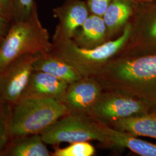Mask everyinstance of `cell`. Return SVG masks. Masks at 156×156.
<instances>
[{
    "label": "cell",
    "mask_w": 156,
    "mask_h": 156,
    "mask_svg": "<svg viewBox=\"0 0 156 156\" xmlns=\"http://www.w3.org/2000/svg\"><path fill=\"white\" fill-rule=\"evenodd\" d=\"M68 84L49 73L34 70L21 98L62 100Z\"/></svg>",
    "instance_id": "11"
},
{
    "label": "cell",
    "mask_w": 156,
    "mask_h": 156,
    "mask_svg": "<svg viewBox=\"0 0 156 156\" xmlns=\"http://www.w3.org/2000/svg\"><path fill=\"white\" fill-rule=\"evenodd\" d=\"M46 145L54 147L62 142L73 144L97 140L106 145L102 123L94 118L68 114L60 118L41 134Z\"/></svg>",
    "instance_id": "5"
},
{
    "label": "cell",
    "mask_w": 156,
    "mask_h": 156,
    "mask_svg": "<svg viewBox=\"0 0 156 156\" xmlns=\"http://www.w3.org/2000/svg\"><path fill=\"white\" fill-rule=\"evenodd\" d=\"M54 147L55 151L51 153V156H91L95 153L94 146L87 142L71 144L64 148H60L58 146Z\"/></svg>",
    "instance_id": "19"
},
{
    "label": "cell",
    "mask_w": 156,
    "mask_h": 156,
    "mask_svg": "<svg viewBox=\"0 0 156 156\" xmlns=\"http://www.w3.org/2000/svg\"><path fill=\"white\" fill-rule=\"evenodd\" d=\"M113 0H87V4L90 14L103 16Z\"/></svg>",
    "instance_id": "21"
},
{
    "label": "cell",
    "mask_w": 156,
    "mask_h": 156,
    "mask_svg": "<svg viewBox=\"0 0 156 156\" xmlns=\"http://www.w3.org/2000/svg\"><path fill=\"white\" fill-rule=\"evenodd\" d=\"M134 0H113L103 15L108 41L121 35L134 15L136 6Z\"/></svg>",
    "instance_id": "12"
},
{
    "label": "cell",
    "mask_w": 156,
    "mask_h": 156,
    "mask_svg": "<svg viewBox=\"0 0 156 156\" xmlns=\"http://www.w3.org/2000/svg\"><path fill=\"white\" fill-rule=\"evenodd\" d=\"M53 16L58 19L52 40L73 39L90 13L87 1L66 0L62 5L53 9Z\"/></svg>",
    "instance_id": "10"
},
{
    "label": "cell",
    "mask_w": 156,
    "mask_h": 156,
    "mask_svg": "<svg viewBox=\"0 0 156 156\" xmlns=\"http://www.w3.org/2000/svg\"><path fill=\"white\" fill-rule=\"evenodd\" d=\"M39 55H25L11 62L0 73V101L11 106L19 100Z\"/></svg>",
    "instance_id": "8"
},
{
    "label": "cell",
    "mask_w": 156,
    "mask_h": 156,
    "mask_svg": "<svg viewBox=\"0 0 156 156\" xmlns=\"http://www.w3.org/2000/svg\"><path fill=\"white\" fill-rule=\"evenodd\" d=\"M14 17L13 20L28 19L37 7L35 0H13Z\"/></svg>",
    "instance_id": "20"
},
{
    "label": "cell",
    "mask_w": 156,
    "mask_h": 156,
    "mask_svg": "<svg viewBox=\"0 0 156 156\" xmlns=\"http://www.w3.org/2000/svg\"><path fill=\"white\" fill-rule=\"evenodd\" d=\"M137 3H143V2H151L155 0H134Z\"/></svg>",
    "instance_id": "24"
},
{
    "label": "cell",
    "mask_w": 156,
    "mask_h": 156,
    "mask_svg": "<svg viewBox=\"0 0 156 156\" xmlns=\"http://www.w3.org/2000/svg\"><path fill=\"white\" fill-rule=\"evenodd\" d=\"M131 30L129 21L117 38L91 49L80 48L72 39L52 40L49 53L67 62L82 77H95L119 55L128 41Z\"/></svg>",
    "instance_id": "2"
},
{
    "label": "cell",
    "mask_w": 156,
    "mask_h": 156,
    "mask_svg": "<svg viewBox=\"0 0 156 156\" xmlns=\"http://www.w3.org/2000/svg\"><path fill=\"white\" fill-rule=\"evenodd\" d=\"M0 15L11 22L13 20V0H0Z\"/></svg>",
    "instance_id": "22"
},
{
    "label": "cell",
    "mask_w": 156,
    "mask_h": 156,
    "mask_svg": "<svg viewBox=\"0 0 156 156\" xmlns=\"http://www.w3.org/2000/svg\"><path fill=\"white\" fill-rule=\"evenodd\" d=\"M41 134H33L11 140L4 156H50Z\"/></svg>",
    "instance_id": "17"
},
{
    "label": "cell",
    "mask_w": 156,
    "mask_h": 156,
    "mask_svg": "<svg viewBox=\"0 0 156 156\" xmlns=\"http://www.w3.org/2000/svg\"><path fill=\"white\" fill-rule=\"evenodd\" d=\"M103 91L94 77H83L68 84L61 102L70 114L90 116Z\"/></svg>",
    "instance_id": "9"
},
{
    "label": "cell",
    "mask_w": 156,
    "mask_h": 156,
    "mask_svg": "<svg viewBox=\"0 0 156 156\" xmlns=\"http://www.w3.org/2000/svg\"><path fill=\"white\" fill-rule=\"evenodd\" d=\"M11 105L0 102V156H4L11 138L9 131Z\"/></svg>",
    "instance_id": "18"
},
{
    "label": "cell",
    "mask_w": 156,
    "mask_h": 156,
    "mask_svg": "<svg viewBox=\"0 0 156 156\" xmlns=\"http://www.w3.org/2000/svg\"><path fill=\"white\" fill-rule=\"evenodd\" d=\"M153 112L144 102L123 93L104 90L90 117L109 125L120 119Z\"/></svg>",
    "instance_id": "7"
},
{
    "label": "cell",
    "mask_w": 156,
    "mask_h": 156,
    "mask_svg": "<svg viewBox=\"0 0 156 156\" xmlns=\"http://www.w3.org/2000/svg\"><path fill=\"white\" fill-rule=\"evenodd\" d=\"M70 114L60 101L21 98L11 106L9 131L11 140L41 134L60 118Z\"/></svg>",
    "instance_id": "4"
},
{
    "label": "cell",
    "mask_w": 156,
    "mask_h": 156,
    "mask_svg": "<svg viewBox=\"0 0 156 156\" xmlns=\"http://www.w3.org/2000/svg\"><path fill=\"white\" fill-rule=\"evenodd\" d=\"M108 126L135 136H143L156 139V112L120 119Z\"/></svg>",
    "instance_id": "16"
},
{
    "label": "cell",
    "mask_w": 156,
    "mask_h": 156,
    "mask_svg": "<svg viewBox=\"0 0 156 156\" xmlns=\"http://www.w3.org/2000/svg\"><path fill=\"white\" fill-rule=\"evenodd\" d=\"M130 23L128 41L117 57L156 55V0L137 3Z\"/></svg>",
    "instance_id": "6"
},
{
    "label": "cell",
    "mask_w": 156,
    "mask_h": 156,
    "mask_svg": "<svg viewBox=\"0 0 156 156\" xmlns=\"http://www.w3.org/2000/svg\"><path fill=\"white\" fill-rule=\"evenodd\" d=\"M34 69L51 75L68 84L83 78L73 67L49 52L38 56L34 63Z\"/></svg>",
    "instance_id": "15"
},
{
    "label": "cell",
    "mask_w": 156,
    "mask_h": 156,
    "mask_svg": "<svg viewBox=\"0 0 156 156\" xmlns=\"http://www.w3.org/2000/svg\"><path fill=\"white\" fill-rule=\"evenodd\" d=\"M94 78L104 90L130 95L156 112V55L115 57Z\"/></svg>",
    "instance_id": "1"
},
{
    "label": "cell",
    "mask_w": 156,
    "mask_h": 156,
    "mask_svg": "<svg viewBox=\"0 0 156 156\" xmlns=\"http://www.w3.org/2000/svg\"><path fill=\"white\" fill-rule=\"evenodd\" d=\"M11 22L0 15V43L4 39Z\"/></svg>",
    "instance_id": "23"
},
{
    "label": "cell",
    "mask_w": 156,
    "mask_h": 156,
    "mask_svg": "<svg viewBox=\"0 0 156 156\" xmlns=\"http://www.w3.org/2000/svg\"><path fill=\"white\" fill-rule=\"evenodd\" d=\"M51 46L49 34L39 20L37 7L28 19L11 23L0 43V73L17 57L44 55L49 52Z\"/></svg>",
    "instance_id": "3"
},
{
    "label": "cell",
    "mask_w": 156,
    "mask_h": 156,
    "mask_svg": "<svg viewBox=\"0 0 156 156\" xmlns=\"http://www.w3.org/2000/svg\"><path fill=\"white\" fill-rule=\"evenodd\" d=\"M0 102H1V101H0Z\"/></svg>",
    "instance_id": "25"
},
{
    "label": "cell",
    "mask_w": 156,
    "mask_h": 156,
    "mask_svg": "<svg viewBox=\"0 0 156 156\" xmlns=\"http://www.w3.org/2000/svg\"><path fill=\"white\" fill-rule=\"evenodd\" d=\"M72 39L79 47L85 49L97 48L109 41L103 17L90 14Z\"/></svg>",
    "instance_id": "13"
},
{
    "label": "cell",
    "mask_w": 156,
    "mask_h": 156,
    "mask_svg": "<svg viewBox=\"0 0 156 156\" xmlns=\"http://www.w3.org/2000/svg\"><path fill=\"white\" fill-rule=\"evenodd\" d=\"M101 123L107 140L106 146L127 148L140 156H156L155 144L138 139L127 132L117 130Z\"/></svg>",
    "instance_id": "14"
}]
</instances>
